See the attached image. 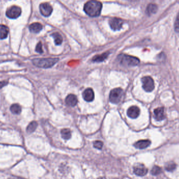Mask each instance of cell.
I'll use <instances>...</instances> for the list:
<instances>
[{"label": "cell", "mask_w": 179, "mask_h": 179, "mask_svg": "<svg viewBox=\"0 0 179 179\" xmlns=\"http://www.w3.org/2000/svg\"><path fill=\"white\" fill-rule=\"evenodd\" d=\"M102 4L97 1H91L87 2L84 6V11L88 15L91 17H97L101 14Z\"/></svg>", "instance_id": "1"}, {"label": "cell", "mask_w": 179, "mask_h": 179, "mask_svg": "<svg viewBox=\"0 0 179 179\" xmlns=\"http://www.w3.org/2000/svg\"><path fill=\"white\" fill-rule=\"evenodd\" d=\"M59 61L58 59H36L32 60L33 64L39 68H48L53 66Z\"/></svg>", "instance_id": "2"}, {"label": "cell", "mask_w": 179, "mask_h": 179, "mask_svg": "<svg viewBox=\"0 0 179 179\" xmlns=\"http://www.w3.org/2000/svg\"><path fill=\"white\" fill-rule=\"evenodd\" d=\"M118 60L121 64L129 66H135L140 62L138 58L125 54L119 55L118 56Z\"/></svg>", "instance_id": "3"}, {"label": "cell", "mask_w": 179, "mask_h": 179, "mask_svg": "<svg viewBox=\"0 0 179 179\" xmlns=\"http://www.w3.org/2000/svg\"><path fill=\"white\" fill-rule=\"evenodd\" d=\"M123 96V90L120 88L112 90L109 94V101L112 104H118Z\"/></svg>", "instance_id": "4"}, {"label": "cell", "mask_w": 179, "mask_h": 179, "mask_svg": "<svg viewBox=\"0 0 179 179\" xmlns=\"http://www.w3.org/2000/svg\"><path fill=\"white\" fill-rule=\"evenodd\" d=\"M21 8L19 6L14 5L7 10L6 15L10 19H16L21 16Z\"/></svg>", "instance_id": "5"}, {"label": "cell", "mask_w": 179, "mask_h": 179, "mask_svg": "<svg viewBox=\"0 0 179 179\" xmlns=\"http://www.w3.org/2000/svg\"><path fill=\"white\" fill-rule=\"evenodd\" d=\"M142 87L147 92H152L154 88V81L150 76H145L142 79Z\"/></svg>", "instance_id": "6"}, {"label": "cell", "mask_w": 179, "mask_h": 179, "mask_svg": "<svg viewBox=\"0 0 179 179\" xmlns=\"http://www.w3.org/2000/svg\"><path fill=\"white\" fill-rule=\"evenodd\" d=\"M39 10L41 14L45 17H49L53 11V8L50 4L48 3H41L39 6Z\"/></svg>", "instance_id": "7"}, {"label": "cell", "mask_w": 179, "mask_h": 179, "mask_svg": "<svg viewBox=\"0 0 179 179\" xmlns=\"http://www.w3.org/2000/svg\"><path fill=\"white\" fill-rule=\"evenodd\" d=\"M123 24V21L121 19L117 17L112 19L109 21V24L112 29L113 31H119L121 29Z\"/></svg>", "instance_id": "8"}, {"label": "cell", "mask_w": 179, "mask_h": 179, "mask_svg": "<svg viewBox=\"0 0 179 179\" xmlns=\"http://www.w3.org/2000/svg\"><path fill=\"white\" fill-rule=\"evenodd\" d=\"M134 172L136 175L142 177L146 175L147 173H148V169L144 165L138 163L134 166Z\"/></svg>", "instance_id": "9"}, {"label": "cell", "mask_w": 179, "mask_h": 179, "mask_svg": "<svg viewBox=\"0 0 179 179\" xmlns=\"http://www.w3.org/2000/svg\"><path fill=\"white\" fill-rule=\"evenodd\" d=\"M127 114L128 116L130 118L135 119L137 118L140 114V109L138 107L133 106L128 108Z\"/></svg>", "instance_id": "10"}, {"label": "cell", "mask_w": 179, "mask_h": 179, "mask_svg": "<svg viewBox=\"0 0 179 179\" xmlns=\"http://www.w3.org/2000/svg\"><path fill=\"white\" fill-rule=\"evenodd\" d=\"M83 98L88 102H92L94 99V93L91 88H87L83 92L82 94Z\"/></svg>", "instance_id": "11"}, {"label": "cell", "mask_w": 179, "mask_h": 179, "mask_svg": "<svg viewBox=\"0 0 179 179\" xmlns=\"http://www.w3.org/2000/svg\"><path fill=\"white\" fill-rule=\"evenodd\" d=\"M154 119L156 120H163L166 118L163 107H159L154 109Z\"/></svg>", "instance_id": "12"}, {"label": "cell", "mask_w": 179, "mask_h": 179, "mask_svg": "<svg viewBox=\"0 0 179 179\" xmlns=\"http://www.w3.org/2000/svg\"><path fill=\"white\" fill-rule=\"evenodd\" d=\"M150 144L151 141L149 140H142L136 142V143L134 144V146L137 149H144L150 146Z\"/></svg>", "instance_id": "13"}, {"label": "cell", "mask_w": 179, "mask_h": 179, "mask_svg": "<svg viewBox=\"0 0 179 179\" xmlns=\"http://www.w3.org/2000/svg\"><path fill=\"white\" fill-rule=\"evenodd\" d=\"M66 103L69 106H75L78 103L77 97L74 95L70 94L66 97Z\"/></svg>", "instance_id": "14"}, {"label": "cell", "mask_w": 179, "mask_h": 179, "mask_svg": "<svg viewBox=\"0 0 179 179\" xmlns=\"http://www.w3.org/2000/svg\"><path fill=\"white\" fill-rule=\"evenodd\" d=\"M43 29V25L40 23H34L29 25V31L31 33H38Z\"/></svg>", "instance_id": "15"}, {"label": "cell", "mask_w": 179, "mask_h": 179, "mask_svg": "<svg viewBox=\"0 0 179 179\" xmlns=\"http://www.w3.org/2000/svg\"><path fill=\"white\" fill-rule=\"evenodd\" d=\"M9 29L4 25H0V40H4L7 38Z\"/></svg>", "instance_id": "16"}, {"label": "cell", "mask_w": 179, "mask_h": 179, "mask_svg": "<svg viewBox=\"0 0 179 179\" xmlns=\"http://www.w3.org/2000/svg\"><path fill=\"white\" fill-rule=\"evenodd\" d=\"M109 55V53L106 52L102 54L97 55L93 58L92 61L94 62H102L107 59Z\"/></svg>", "instance_id": "17"}, {"label": "cell", "mask_w": 179, "mask_h": 179, "mask_svg": "<svg viewBox=\"0 0 179 179\" xmlns=\"http://www.w3.org/2000/svg\"><path fill=\"white\" fill-rule=\"evenodd\" d=\"M157 11H158V6L156 4H149L147 8V13L149 15H151L156 13L157 12Z\"/></svg>", "instance_id": "18"}, {"label": "cell", "mask_w": 179, "mask_h": 179, "mask_svg": "<svg viewBox=\"0 0 179 179\" xmlns=\"http://www.w3.org/2000/svg\"><path fill=\"white\" fill-rule=\"evenodd\" d=\"M10 111L13 114H16V115H19L21 114L22 111V109L21 107L19 104H13L10 106Z\"/></svg>", "instance_id": "19"}, {"label": "cell", "mask_w": 179, "mask_h": 179, "mask_svg": "<svg viewBox=\"0 0 179 179\" xmlns=\"http://www.w3.org/2000/svg\"><path fill=\"white\" fill-rule=\"evenodd\" d=\"M62 138L64 140H68L71 137V132L69 129H64L61 131Z\"/></svg>", "instance_id": "20"}, {"label": "cell", "mask_w": 179, "mask_h": 179, "mask_svg": "<svg viewBox=\"0 0 179 179\" xmlns=\"http://www.w3.org/2000/svg\"><path fill=\"white\" fill-rule=\"evenodd\" d=\"M52 36L54 38L55 43L56 45H60V44H61L63 40H62L61 35L59 33H54L52 34Z\"/></svg>", "instance_id": "21"}, {"label": "cell", "mask_w": 179, "mask_h": 179, "mask_svg": "<svg viewBox=\"0 0 179 179\" xmlns=\"http://www.w3.org/2000/svg\"><path fill=\"white\" fill-rule=\"evenodd\" d=\"M37 126H38V124H37V122H36L35 121H32L27 126L26 131L28 133H32L36 130Z\"/></svg>", "instance_id": "22"}, {"label": "cell", "mask_w": 179, "mask_h": 179, "mask_svg": "<svg viewBox=\"0 0 179 179\" xmlns=\"http://www.w3.org/2000/svg\"><path fill=\"white\" fill-rule=\"evenodd\" d=\"M176 167L177 166H176L175 163L173 162H169L167 163L165 165V169L167 171L172 172L176 169Z\"/></svg>", "instance_id": "23"}, {"label": "cell", "mask_w": 179, "mask_h": 179, "mask_svg": "<svg viewBox=\"0 0 179 179\" xmlns=\"http://www.w3.org/2000/svg\"><path fill=\"white\" fill-rule=\"evenodd\" d=\"M161 169L158 166H154L153 167L151 173L153 175H157L161 173Z\"/></svg>", "instance_id": "24"}, {"label": "cell", "mask_w": 179, "mask_h": 179, "mask_svg": "<svg viewBox=\"0 0 179 179\" xmlns=\"http://www.w3.org/2000/svg\"><path fill=\"white\" fill-rule=\"evenodd\" d=\"M93 146L95 148L101 150L103 147V143L101 141H95L93 142Z\"/></svg>", "instance_id": "25"}, {"label": "cell", "mask_w": 179, "mask_h": 179, "mask_svg": "<svg viewBox=\"0 0 179 179\" xmlns=\"http://www.w3.org/2000/svg\"><path fill=\"white\" fill-rule=\"evenodd\" d=\"M175 29L176 32L179 33V12L178 14L177 19L175 20Z\"/></svg>", "instance_id": "26"}, {"label": "cell", "mask_w": 179, "mask_h": 179, "mask_svg": "<svg viewBox=\"0 0 179 179\" xmlns=\"http://www.w3.org/2000/svg\"><path fill=\"white\" fill-rule=\"evenodd\" d=\"M36 52L38 53H43V48H42V43L41 42H40L37 44L36 47Z\"/></svg>", "instance_id": "27"}, {"label": "cell", "mask_w": 179, "mask_h": 179, "mask_svg": "<svg viewBox=\"0 0 179 179\" xmlns=\"http://www.w3.org/2000/svg\"><path fill=\"white\" fill-rule=\"evenodd\" d=\"M8 83V82L6 81H0V89L3 87L4 86L7 85Z\"/></svg>", "instance_id": "28"}, {"label": "cell", "mask_w": 179, "mask_h": 179, "mask_svg": "<svg viewBox=\"0 0 179 179\" xmlns=\"http://www.w3.org/2000/svg\"><path fill=\"white\" fill-rule=\"evenodd\" d=\"M104 179V178H103V177H100V178H99V179Z\"/></svg>", "instance_id": "29"}, {"label": "cell", "mask_w": 179, "mask_h": 179, "mask_svg": "<svg viewBox=\"0 0 179 179\" xmlns=\"http://www.w3.org/2000/svg\"><path fill=\"white\" fill-rule=\"evenodd\" d=\"M14 179V178H10V179Z\"/></svg>", "instance_id": "30"}]
</instances>
